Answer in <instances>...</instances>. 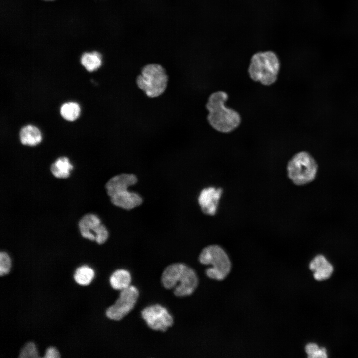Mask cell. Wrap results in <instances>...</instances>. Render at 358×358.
<instances>
[{"instance_id":"6da1fadb","label":"cell","mask_w":358,"mask_h":358,"mask_svg":"<svg viewBox=\"0 0 358 358\" xmlns=\"http://www.w3.org/2000/svg\"><path fill=\"white\" fill-rule=\"evenodd\" d=\"M228 98L227 93L218 91L210 94L206 104L208 122L214 129L223 133L234 131L241 122L239 113L225 106Z\"/></svg>"},{"instance_id":"7a4b0ae2","label":"cell","mask_w":358,"mask_h":358,"mask_svg":"<svg viewBox=\"0 0 358 358\" xmlns=\"http://www.w3.org/2000/svg\"><path fill=\"white\" fill-rule=\"evenodd\" d=\"M280 67L279 59L275 53L260 52L252 56L248 72L252 80L270 86L276 81Z\"/></svg>"},{"instance_id":"3957f363","label":"cell","mask_w":358,"mask_h":358,"mask_svg":"<svg viewBox=\"0 0 358 358\" xmlns=\"http://www.w3.org/2000/svg\"><path fill=\"white\" fill-rule=\"evenodd\" d=\"M168 79L166 71L161 65L151 63L142 68L140 74L136 78V84L148 97L155 98L165 92Z\"/></svg>"},{"instance_id":"277c9868","label":"cell","mask_w":358,"mask_h":358,"mask_svg":"<svg viewBox=\"0 0 358 358\" xmlns=\"http://www.w3.org/2000/svg\"><path fill=\"white\" fill-rule=\"evenodd\" d=\"M287 174L295 184L302 185L312 182L315 178L318 165L308 152L302 151L294 155L288 162Z\"/></svg>"},{"instance_id":"5b68a950","label":"cell","mask_w":358,"mask_h":358,"mask_svg":"<svg viewBox=\"0 0 358 358\" xmlns=\"http://www.w3.org/2000/svg\"><path fill=\"white\" fill-rule=\"evenodd\" d=\"M200 262L211 265L206 270L207 276L213 279L222 280L229 273L231 264L225 251L220 246L211 245L205 247L199 257Z\"/></svg>"},{"instance_id":"8992f818","label":"cell","mask_w":358,"mask_h":358,"mask_svg":"<svg viewBox=\"0 0 358 358\" xmlns=\"http://www.w3.org/2000/svg\"><path fill=\"white\" fill-rule=\"evenodd\" d=\"M78 227L83 238L95 241L98 244L104 243L108 238L106 227L94 214L87 213L83 215L78 223Z\"/></svg>"},{"instance_id":"52a82bcc","label":"cell","mask_w":358,"mask_h":358,"mask_svg":"<svg viewBox=\"0 0 358 358\" xmlns=\"http://www.w3.org/2000/svg\"><path fill=\"white\" fill-rule=\"evenodd\" d=\"M138 296V290L134 286L121 290L115 303L107 309L106 316L111 320H120L133 309Z\"/></svg>"},{"instance_id":"ba28073f","label":"cell","mask_w":358,"mask_h":358,"mask_svg":"<svg viewBox=\"0 0 358 358\" xmlns=\"http://www.w3.org/2000/svg\"><path fill=\"white\" fill-rule=\"evenodd\" d=\"M141 316L148 326L154 330L164 332L174 323L167 309L160 304L145 307L141 311Z\"/></svg>"},{"instance_id":"9c48e42d","label":"cell","mask_w":358,"mask_h":358,"mask_svg":"<svg viewBox=\"0 0 358 358\" xmlns=\"http://www.w3.org/2000/svg\"><path fill=\"white\" fill-rule=\"evenodd\" d=\"M198 284V278L195 271L187 266L178 284L174 288V293L178 297H184L192 294Z\"/></svg>"},{"instance_id":"30bf717a","label":"cell","mask_w":358,"mask_h":358,"mask_svg":"<svg viewBox=\"0 0 358 358\" xmlns=\"http://www.w3.org/2000/svg\"><path fill=\"white\" fill-rule=\"evenodd\" d=\"M222 192L221 188L213 187L202 190L199 195L198 203L204 213L210 215L215 214Z\"/></svg>"},{"instance_id":"8fae6325","label":"cell","mask_w":358,"mask_h":358,"mask_svg":"<svg viewBox=\"0 0 358 358\" xmlns=\"http://www.w3.org/2000/svg\"><path fill=\"white\" fill-rule=\"evenodd\" d=\"M114 205L126 210L132 209L142 203V198L136 193L122 189L108 195Z\"/></svg>"},{"instance_id":"7c38bea8","label":"cell","mask_w":358,"mask_h":358,"mask_svg":"<svg viewBox=\"0 0 358 358\" xmlns=\"http://www.w3.org/2000/svg\"><path fill=\"white\" fill-rule=\"evenodd\" d=\"M187 265L177 263L167 266L164 270L161 282L163 286L168 289L174 288L181 277Z\"/></svg>"},{"instance_id":"4fadbf2b","label":"cell","mask_w":358,"mask_h":358,"mask_svg":"<svg viewBox=\"0 0 358 358\" xmlns=\"http://www.w3.org/2000/svg\"><path fill=\"white\" fill-rule=\"evenodd\" d=\"M309 267L310 269L314 271V278L318 281L329 278L333 271L332 265L321 254L316 255L310 262Z\"/></svg>"},{"instance_id":"5bb4252c","label":"cell","mask_w":358,"mask_h":358,"mask_svg":"<svg viewBox=\"0 0 358 358\" xmlns=\"http://www.w3.org/2000/svg\"><path fill=\"white\" fill-rule=\"evenodd\" d=\"M137 182L136 176L132 174L123 173L112 177L106 183L105 188L107 194L114 192L126 189Z\"/></svg>"},{"instance_id":"9a60e30c","label":"cell","mask_w":358,"mask_h":358,"mask_svg":"<svg viewBox=\"0 0 358 358\" xmlns=\"http://www.w3.org/2000/svg\"><path fill=\"white\" fill-rule=\"evenodd\" d=\"M19 137L22 144L29 146H35L39 144L42 140L40 130L32 125L23 127L20 131Z\"/></svg>"},{"instance_id":"2e32d148","label":"cell","mask_w":358,"mask_h":358,"mask_svg":"<svg viewBox=\"0 0 358 358\" xmlns=\"http://www.w3.org/2000/svg\"><path fill=\"white\" fill-rule=\"evenodd\" d=\"M73 166L69 159L64 156L57 158L50 166V171L57 178L66 179L70 175V172Z\"/></svg>"},{"instance_id":"e0dca14e","label":"cell","mask_w":358,"mask_h":358,"mask_svg":"<svg viewBox=\"0 0 358 358\" xmlns=\"http://www.w3.org/2000/svg\"><path fill=\"white\" fill-rule=\"evenodd\" d=\"M109 282L114 289L121 291L130 286L131 274L124 269L116 270L111 274Z\"/></svg>"},{"instance_id":"ac0fdd59","label":"cell","mask_w":358,"mask_h":358,"mask_svg":"<svg viewBox=\"0 0 358 358\" xmlns=\"http://www.w3.org/2000/svg\"><path fill=\"white\" fill-rule=\"evenodd\" d=\"M81 63L88 71L93 72L101 66L102 57L97 51L85 52L81 57Z\"/></svg>"},{"instance_id":"d6986e66","label":"cell","mask_w":358,"mask_h":358,"mask_svg":"<svg viewBox=\"0 0 358 358\" xmlns=\"http://www.w3.org/2000/svg\"><path fill=\"white\" fill-rule=\"evenodd\" d=\"M94 275L95 272L91 268L84 265L76 269L74 275V278L78 284L87 286L91 282Z\"/></svg>"},{"instance_id":"ffe728a7","label":"cell","mask_w":358,"mask_h":358,"mask_svg":"<svg viewBox=\"0 0 358 358\" xmlns=\"http://www.w3.org/2000/svg\"><path fill=\"white\" fill-rule=\"evenodd\" d=\"M80 106L76 102H69L64 103L60 108V114L62 117L69 121L76 120L80 116Z\"/></svg>"},{"instance_id":"44dd1931","label":"cell","mask_w":358,"mask_h":358,"mask_svg":"<svg viewBox=\"0 0 358 358\" xmlns=\"http://www.w3.org/2000/svg\"><path fill=\"white\" fill-rule=\"evenodd\" d=\"M305 351L308 357L310 358H326L327 357L326 349L322 347L319 348L315 343H308L305 346Z\"/></svg>"},{"instance_id":"7402d4cb","label":"cell","mask_w":358,"mask_h":358,"mask_svg":"<svg viewBox=\"0 0 358 358\" xmlns=\"http://www.w3.org/2000/svg\"><path fill=\"white\" fill-rule=\"evenodd\" d=\"M37 349L35 344L32 342L27 343L20 352L19 358H39Z\"/></svg>"},{"instance_id":"603a6c76","label":"cell","mask_w":358,"mask_h":358,"mask_svg":"<svg viewBox=\"0 0 358 358\" xmlns=\"http://www.w3.org/2000/svg\"><path fill=\"white\" fill-rule=\"evenodd\" d=\"M11 267V260L9 255L5 252L0 253V275L7 274Z\"/></svg>"},{"instance_id":"cb8c5ba5","label":"cell","mask_w":358,"mask_h":358,"mask_svg":"<svg viewBox=\"0 0 358 358\" xmlns=\"http://www.w3.org/2000/svg\"><path fill=\"white\" fill-rule=\"evenodd\" d=\"M43 357L45 358H58L60 357V355L56 348L50 347L46 350Z\"/></svg>"},{"instance_id":"d4e9b609","label":"cell","mask_w":358,"mask_h":358,"mask_svg":"<svg viewBox=\"0 0 358 358\" xmlns=\"http://www.w3.org/2000/svg\"><path fill=\"white\" fill-rule=\"evenodd\" d=\"M43 0V1H54V0Z\"/></svg>"}]
</instances>
